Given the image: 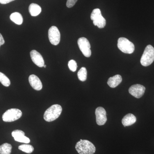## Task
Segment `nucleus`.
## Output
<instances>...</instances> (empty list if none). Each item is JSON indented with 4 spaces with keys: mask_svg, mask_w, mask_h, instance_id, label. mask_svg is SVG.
Here are the masks:
<instances>
[{
    "mask_svg": "<svg viewBox=\"0 0 154 154\" xmlns=\"http://www.w3.org/2000/svg\"><path fill=\"white\" fill-rule=\"evenodd\" d=\"M48 38L50 42L53 45L59 44L60 40V33L57 27L53 26L48 30Z\"/></svg>",
    "mask_w": 154,
    "mask_h": 154,
    "instance_id": "nucleus-8",
    "label": "nucleus"
},
{
    "mask_svg": "<svg viewBox=\"0 0 154 154\" xmlns=\"http://www.w3.org/2000/svg\"><path fill=\"white\" fill-rule=\"evenodd\" d=\"M12 135L16 141L25 143H29L30 142V139L25 136L24 131L20 130L14 131L12 132Z\"/></svg>",
    "mask_w": 154,
    "mask_h": 154,
    "instance_id": "nucleus-11",
    "label": "nucleus"
},
{
    "mask_svg": "<svg viewBox=\"0 0 154 154\" xmlns=\"http://www.w3.org/2000/svg\"><path fill=\"white\" fill-rule=\"evenodd\" d=\"M91 18L95 26H97L99 28H104L105 27L106 20L102 16L100 9L96 8L93 10Z\"/></svg>",
    "mask_w": 154,
    "mask_h": 154,
    "instance_id": "nucleus-6",
    "label": "nucleus"
},
{
    "mask_svg": "<svg viewBox=\"0 0 154 154\" xmlns=\"http://www.w3.org/2000/svg\"><path fill=\"white\" fill-rule=\"evenodd\" d=\"M10 19L17 25H21L23 23V19L22 15L18 12H15L11 14Z\"/></svg>",
    "mask_w": 154,
    "mask_h": 154,
    "instance_id": "nucleus-17",
    "label": "nucleus"
},
{
    "mask_svg": "<svg viewBox=\"0 0 154 154\" xmlns=\"http://www.w3.org/2000/svg\"><path fill=\"white\" fill-rule=\"evenodd\" d=\"M22 115L21 110L17 108H11L7 110L3 114L2 119L5 122H12L21 118Z\"/></svg>",
    "mask_w": 154,
    "mask_h": 154,
    "instance_id": "nucleus-5",
    "label": "nucleus"
},
{
    "mask_svg": "<svg viewBox=\"0 0 154 154\" xmlns=\"http://www.w3.org/2000/svg\"><path fill=\"white\" fill-rule=\"evenodd\" d=\"M78 77L79 80L82 82H85L87 80V71L85 67H82L78 72Z\"/></svg>",
    "mask_w": 154,
    "mask_h": 154,
    "instance_id": "nucleus-19",
    "label": "nucleus"
},
{
    "mask_svg": "<svg viewBox=\"0 0 154 154\" xmlns=\"http://www.w3.org/2000/svg\"><path fill=\"white\" fill-rule=\"evenodd\" d=\"M43 67H44V68H46V65H44V66H43Z\"/></svg>",
    "mask_w": 154,
    "mask_h": 154,
    "instance_id": "nucleus-26",
    "label": "nucleus"
},
{
    "mask_svg": "<svg viewBox=\"0 0 154 154\" xmlns=\"http://www.w3.org/2000/svg\"><path fill=\"white\" fill-rule=\"evenodd\" d=\"M137 119L133 114L128 113L122 119V124L125 127L130 126L136 122Z\"/></svg>",
    "mask_w": 154,
    "mask_h": 154,
    "instance_id": "nucleus-15",
    "label": "nucleus"
},
{
    "mask_svg": "<svg viewBox=\"0 0 154 154\" xmlns=\"http://www.w3.org/2000/svg\"><path fill=\"white\" fill-rule=\"evenodd\" d=\"M78 0H67L66 2V6L68 8H71L75 5Z\"/></svg>",
    "mask_w": 154,
    "mask_h": 154,
    "instance_id": "nucleus-23",
    "label": "nucleus"
},
{
    "mask_svg": "<svg viewBox=\"0 0 154 154\" xmlns=\"http://www.w3.org/2000/svg\"><path fill=\"white\" fill-rule=\"evenodd\" d=\"M12 149V146L10 144H3L0 146V154H11Z\"/></svg>",
    "mask_w": 154,
    "mask_h": 154,
    "instance_id": "nucleus-18",
    "label": "nucleus"
},
{
    "mask_svg": "<svg viewBox=\"0 0 154 154\" xmlns=\"http://www.w3.org/2000/svg\"><path fill=\"white\" fill-rule=\"evenodd\" d=\"M78 45L80 50L85 57H89L91 55V45L87 38L81 37L78 39Z\"/></svg>",
    "mask_w": 154,
    "mask_h": 154,
    "instance_id": "nucleus-7",
    "label": "nucleus"
},
{
    "mask_svg": "<svg viewBox=\"0 0 154 154\" xmlns=\"http://www.w3.org/2000/svg\"><path fill=\"white\" fill-rule=\"evenodd\" d=\"M19 149L22 152L28 154L31 153L34 151V148L33 146L29 144L21 145L19 146Z\"/></svg>",
    "mask_w": 154,
    "mask_h": 154,
    "instance_id": "nucleus-20",
    "label": "nucleus"
},
{
    "mask_svg": "<svg viewBox=\"0 0 154 154\" xmlns=\"http://www.w3.org/2000/svg\"><path fill=\"white\" fill-rule=\"evenodd\" d=\"M97 124L99 125H104L107 122V114L106 110L103 107H99L95 111Z\"/></svg>",
    "mask_w": 154,
    "mask_h": 154,
    "instance_id": "nucleus-9",
    "label": "nucleus"
},
{
    "mask_svg": "<svg viewBox=\"0 0 154 154\" xmlns=\"http://www.w3.org/2000/svg\"><path fill=\"white\" fill-rule=\"evenodd\" d=\"M68 66L69 69L71 71L75 72L77 69V64L75 61L71 60L69 62Z\"/></svg>",
    "mask_w": 154,
    "mask_h": 154,
    "instance_id": "nucleus-22",
    "label": "nucleus"
},
{
    "mask_svg": "<svg viewBox=\"0 0 154 154\" xmlns=\"http://www.w3.org/2000/svg\"><path fill=\"white\" fill-rule=\"evenodd\" d=\"M154 60V48L150 45H148L141 57L140 63L144 66L150 65Z\"/></svg>",
    "mask_w": 154,
    "mask_h": 154,
    "instance_id": "nucleus-3",
    "label": "nucleus"
},
{
    "mask_svg": "<svg viewBox=\"0 0 154 154\" xmlns=\"http://www.w3.org/2000/svg\"><path fill=\"white\" fill-rule=\"evenodd\" d=\"M75 149L79 154H94L96 150L94 144L89 140L82 139L77 143Z\"/></svg>",
    "mask_w": 154,
    "mask_h": 154,
    "instance_id": "nucleus-1",
    "label": "nucleus"
},
{
    "mask_svg": "<svg viewBox=\"0 0 154 154\" xmlns=\"http://www.w3.org/2000/svg\"><path fill=\"white\" fill-rule=\"evenodd\" d=\"M0 82L5 87H9L11 85V81L8 77L0 72Z\"/></svg>",
    "mask_w": 154,
    "mask_h": 154,
    "instance_id": "nucleus-21",
    "label": "nucleus"
},
{
    "mask_svg": "<svg viewBox=\"0 0 154 154\" xmlns=\"http://www.w3.org/2000/svg\"><path fill=\"white\" fill-rule=\"evenodd\" d=\"M30 56L33 63L39 67H42L44 66L45 62L44 59L41 54L38 51L33 50L30 52Z\"/></svg>",
    "mask_w": 154,
    "mask_h": 154,
    "instance_id": "nucleus-12",
    "label": "nucleus"
},
{
    "mask_svg": "<svg viewBox=\"0 0 154 154\" xmlns=\"http://www.w3.org/2000/svg\"><path fill=\"white\" fill-rule=\"evenodd\" d=\"M146 88L142 85L137 84L133 85L129 88V93L135 98L139 99L144 94Z\"/></svg>",
    "mask_w": 154,
    "mask_h": 154,
    "instance_id": "nucleus-10",
    "label": "nucleus"
},
{
    "mask_svg": "<svg viewBox=\"0 0 154 154\" xmlns=\"http://www.w3.org/2000/svg\"><path fill=\"white\" fill-rule=\"evenodd\" d=\"M122 81V78L120 75H116L114 76L110 77L107 81V85L110 88H115L118 86Z\"/></svg>",
    "mask_w": 154,
    "mask_h": 154,
    "instance_id": "nucleus-14",
    "label": "nucleus"
},
{
    "mask_svg": "<svg viewBox=\"0 0 154 154\" xmlns=\"http://www.w3.org/2000/svg\"><path fill=\"white\" fill-rule=\"evenodd\" d=\"M42 9L38 5L34 3L30 4L29 7V12L32 17H36L41 13Z\"/></svg>",
    "mask_w": 154,
    "mask_h": 154,
    "instance_id": "nucleus-16",
    "label": "nucleus"
},
{
    "mask_svg": "<svg viewBox=\"0 0 154 154\" xmlns=\"http://www.w3.org/2000/svg\"><path fill=\"white\" fill-rule=\"evenodd\" d=\"M119 49L122 52L128 54H131L134 51V44L127 38L121 37L119 38L117 42Z\"/></svg>",
    "mask_w": 154,
    "mask_h": 154,
    "instance_id": "nucleus-4",
    "label": "nucleus"
},
{
    "mask_svg": "<svg viewBox=\"0 0 154 154\" xmlns=\"http://www.w3.org/2000/svg\"><path fill=\"white\" fill-rule=\"evenodd\" d=\"M28 80L30 86L33 89L38 91L42 90V83L39 78L36 75H30Z\"/></svg>",
    "mask_w": 154,
    "mask_h": 154,
    "instance_id": "nucleus-13",
    "label": "nucleus"
},
{
    "mask_svg": "<svg viewBox=\"0 0 154 154\" xmlns=\"http://www.w3.org/2000/svg\"><path fill=\"white\" fill-rule=\"evenodd\" d=\"M62 111V108L60 105L58 104L53 105L45 112L44 120L48 122L54 121L59 117Z\"/></svg>",
    "mask_w": 154,
    "mask_h": 154,
    "instance_id": "nucleus-2",
    "label": "nucleus"
},
{
    "mask_svg": "<svg viewBox=\"0 0 154 154\" xmlns=\"http://www.w3.org/2000/svg\"><path fill=\"white\" fill-rule=\"evenodd\" d=\"M5 41L4 38H3V36H2V34L0 33V47L1 45H3L5 44Z\"/></svg>",
    "mask_w": 154,
    "mask_h": 154,
    "instance_id": "nucleus-25",
    "label": "nucleus"
},
{
    "mask_svg": "<svg viewBox=\"0 0 154 154\" xmlns=\"http://www.w3.org/2000/svg\"><path fill=\"white\" fill-rule=\"evenodd\" d=\"M14 1L15 0H0V3L5 5V4H8V3Z\"/></svg>",
    "mask_w": 154,
    "mask_h": 154,
    "instance_id": "nucleus-24",
    "label": "nucleus"
}]
</instances>
